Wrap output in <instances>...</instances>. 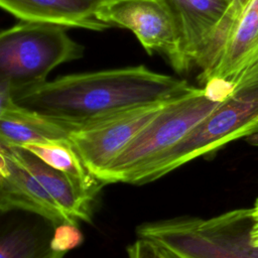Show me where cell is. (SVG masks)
Here are the masks:
<instances>
[{
    "label": "cell",
    "mask_w": 258,
    "mask_h": 258,
    "mask_svg": "<svg viewBox=\"0 0 258 258\" xmlns=\"http://www.w3.org/2000/svg\"><path fill=\"white\" fill-rule=\"evenodd\" d=\"M253 209H236L210 219L175 218L138 227L140 238L152 240L180 258H258L251 240Z\"/></svg>",
    "instance_id": "cell-3"
},
{
    "label": "cell",
    "mask_w": 258,
    "mask_h": 258,
    "mask_svg": "<svg viewBox=\"0 0 258 258\" xmlns=\"http://www.w3.org/2000/svg\"><path fill=\"white\" fill-rule=\"evenodd\" d=\"M245 140H246L249 144H251V145H253V146H258V132L253 133V134H251L250 136L246 137Z\"/></svg>",
    "instance_id": "cell-19"
},
{
    "label": "cell",
    "mask_w": 258,
    "mask_h": 258,
    "mask_svg": "<svg viewBox=\"0 0 258 258\" xmlns=\"http://www.w3.org/2000/svg\"><path fill=\"white\" fill-rule=\"evenodd\" d=\"M233 83L234 91L226 101L182 140L141 167L129 183L153 181L192 159L258 132V59L245 67Z\"/></svg>",
    "instance_id": "cell-2"
},
{
    "label": "cell",
    "mask_w": 258,
    "mask_h": 258,
    "mask_svg": "<svg viewBox=\"0 0 258 258\" xmlns=\"http://www.w3.org/2000/svg\"><path fill=\"white\" fill-rule=\"evenodd\" d=\"M71 129L14 103L10 85L0 80V143L23 146L69 138Z\"/></svg>",
    "instance_id": "cell-11"
},
{
    "label": "cell",
    "mask_w": 258,
    "mask_h": 258,
    "mask_svg": "<svg viewBox=\"0 0 258 258\" xmlns=\"http://www.w3.org/2000/svg\"><path fill=\"white\" fill-rule=\"evenodd\" d=\"M250 0H239V5H238V7H239V11L242 13V11H243V9L245 8V6L248 4V2H249Z\"/></svg>",
    "instance_id": "cell-21"
},
{
    "label": "cell",
    "mask_w": 258,
    "mask_h": 258,
    "mask_svg": "<svg viewBox=\"0 0 258 258\" xmlns=\"http://www.w3.org/2000/svg\"><path fill=\"white\" fill-rule=\"evenodd\" d=\"M186 81L145 66L62 76L12 92L15 104L73 130L132 108L166 102L190 92Z\"/></svg>",
    "instance_id": "cell-1"
},
{
    "label": "cell",
    "mask_w": 258,
    "mask_h": 258,
    "mask_svg": "<svg viewBox=\"0 0 258 258\" xmlns=\"http://www.w3.org/2000/svg\"><path fill=\"white\" fill-rule=\"evenodd\" d=\"M170 101L132 108L82 124L71 131L69 138L87 167L98 177Z\"/></svg>",
    "instance_id": "cell-7"
},
{
    "label": "cell",
    "mask_w": 258,
    "mask_h": 258,
    "mask_svg": "<svg viewBox=\"0 0 258 258\" xmlns=\"http://www.w3.org/2000/svg\"><path fill=\"white\" fill-rule=\"evenodd\" d=\"M67 27L33 21H20L0 35V80L11 91L46 81L61 63L81 58L84 46L67 33Z\"/></svg>",
    "instance_id": "cell-4"
},
{
    "label": "cell",
    "mask_w": 258,
    "mask_h": 258,
    "mask_svg": "<svg viewBox=\"0 0 258 258\" xmlns=\"http://www.w3.org/2000/svg\"><path fill=\"white\" fill-rule=\"evenodd\" d=\"M252 208H253V210H254V211L258 212V198L256 199V201H255V203H254V206H253Z\"/></svg>",
    "instance_id": "cell-22"
},
{
    "label": "cell",
    "mask_w": 258,
    "mask_h": 258,
    "mask_svg": "<svg viewBox=\"0 0 258 258\" xmlns=\"http://www.w3.org/2000/svg\"><path fill=\"white\" fill-rule=\"evenodd\" d=\"M169 8L178 34L179 49L187 72L202 70L204 80L218 63L234 23L226 16L230 0H163Z\"/></svg>",
    "instance_id": "cell-6"
},
{
    "label": "cell",
    "mask_w": 258,
    "mask_h": 258,
    "mask_svg": "<svg viewBox=\"0 0 258 258\" xmlns=\"http://www.w3.org/2000/svg\"><path fill=\"white\" fill-rule=\"evenodd\" d=\"M64 255L51 248L50 238H44L29 226L17 225L1 235L0 258H64Z\"/></svg>",
    "instance_id": "cell-15"
},
{
    "label": "cell",
    "mask_w": 258,
    "mask_h": 258,
    "mask_svg": "<svg viewBox=\"0 0 258 258\" xmlns=\"http://www.w3.org/2000/svg\"><path fill=\"white\" fill-rule=\"evenodd\" d=\"M127 251L129 258H180L164 246L146 238H138Z\"/></svg>",
    "instance_id": "cell-17"
},
{
    "label": "cell",
    "mask_w": 258,
    "mask_h": 258,
    "mask_svg": "<svg viewBox=\"0 0 258 258\" xmlns=\"http://www.w3.org/2000/svg\"><path fill=\"white\" fill-rule=\"evenodd\" d=\"M258 59V0H250L240 14L222 55L213 71L200 83L211 79L233 82L248 64Z\"/></svg>",
    "instance_id": "cell-13"
},
{
    "label": "cell",
    "mask_w": 258,
    "mask_h": 258,
    "mask_svg": "<svg viewBox=\"0 0 258 258\" xmlns=\"http://www.w3.org/2000/svg\"><path fill=\"white\" fill-rule=\"evenodd\" d=\"M109 0H0L2 9L22 21L102 31L111 26L101 19Z\"/></svg>",
    "instance_id": "cell-10"
},
{
    "label": "cell",
    "mask_w": 258,
    "mask_h": 258,
    "mask_svg": "<svg viewBox=\"0 0 258 258\" xmlns=\"http://www.w3.org/2000/svg\"><path fill=\"white\" fill-rule=\"evenodd\" d=\"M109 1H110V0H109Z\"/></svg>",
    "instance_id": "cell-23"
},
{
    "label": "cell",
    "mask_w": 258,
    "mask_h": 258,
    "mask_svg": "<svg viewBox=\"0 0 258 258\" xmlns=\"http://www.w3.org/2000/svg\"><path fill=\"white\" fill-rule=\"evenodd\" d=\"M10 157L26 169L51 196L59 208L76 222L90 223L93 199L82 192L62 172L49 166L28 150L0 143Z\"/></svg>",
    "instance_id": "cell-12"
},
{
    "label": "cell",
    "mask_w": 258,
    "mask_h": 258,
    "mask_svg": "<svg viewBox=\"0 0 258 258\" xmlns=\"http://www.w3.org/2000/svg\"><path fill=\"white\" fill-rule=\"evenodd\" d=\"M221 103L210 100L204 88L170 101L125 147L98 178L104 183L127 182L145 164L182 140Z\"/></svg>",
    "instance_id": "cell-5"
},
{
    "label": "cell",
    "mask_w": 258,
    "mask_h": 258,
    "mask_svg": "<svg viewBox=\"0 0 258 258\" xmlns=\"http://www.w3.org/2000/svg\"><path fill=\"white\" fill-rule=\"evenodd\" d=\"M101 19L111 27L129 29L148 54H162L175 72H185L174 20L163 0H110Z\"/></svg>",
    "instance_id": "cell-8"
},
{
    "label": "cell",
    "mask_w": 258,
    "mask_h": 258,
    "mask_svg": "<svg viewBox=\"0 0 258 258\" xmlns=\"http://www.w3.org/2000/svg\"><path fill=\"white\" fill-rule=\"evenodd\" d=\"M83 240L84 236L78 228V224L61 223L54 227L50 237V246L55 251L67 253L79 247Z\"/></svg>",
    "instance_id": "cell-16"
},
{
    "label": "cell",
    "mask_w": 258,
    "mask_h": 258,
    "mask_svg": "<svg viewBox=\"0 0 258 258\" xmlns=\"http://www.w3.org/2000/svg\"><path fill=\"white\" fill-rule=\"evenodd\" d=\"M0 210L2 213L23 210L41 216L53 227L61 223L78 224L3 148H0Z\"/></svg>",
    "instance_id": "cell-9"
},
{
    "label": "cell",
    "mask_w": 258,
    "mask_h": 258,
    "mask_svg": "<svg viewBox=\"0 0 258 258\" xmlns=\"http://www.w3.org/2000/svg\"><path fill=\"white\" fill-rule=\"evenodd\" d=\"M253 218H254V223L251 230V240L254 245L258 246V212L254 210H253Z\"/></svg>",
    "instance_id": "cell-18"
},
{
    "label": "cell",
    "mask_w": 258,
    "mask_h": 258,
    "mask_svg": "<svg viewBox=\"0 0 258 258\" xmlns=\"http://www.w3.org/2000/svg\"><path fill=\"white\" fill-rule=\"evenodd\" d=\"M230 2H231V6L236 10V12L239 14V16H240V11H239V7H238V5H239V0H230Z\"/></svg>",
    "instance_id": "cell-20"
},
{
    "label": "cell",
    "mask_w": 258,
    "mask_h": 258,
    "mask_svg": "<svg viewBox=\"0 0 258 258\" xmlns=\"http://www.w3.org/2000/svg\"><path fill=\"white\" fill-rule=\"evenodd\" d=\"M21 147L49 166L64 173L82 192L93 200L105 184L87 167L70 138L30 143Z\"/></svg>",
    "instance_id": "cell-14"
}]
</instances>
